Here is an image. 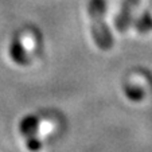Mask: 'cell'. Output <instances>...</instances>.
<instances>
[{
    "mask_svg": "<svg viewBox=\"0 0 152 152\" xmlns=\"http://www.w3.org/2000/svg\"><path fill=\"white\" fill-rule=\"evenodd\" d=\"M105 6L104 0H92L89 4V18L90 27H92V37L96 45L101 50H108L112 46L109 31L105 26Z\"/></svg>",
    "mask_w": 152,
    "mask_h": 152,
    "instance_id": "1",
    "label": "cell"
},
{
    "mask_svg": "<svg viewBox=\"0 0 152 152\" xmlns=\"http://www.w3.org/2000/svg\"><path fill=\"white\" fill-rule=\"evenodd\" d=\"M37 47V39L34 34L30 31H26L19 37V50L23 53V55H30Z\"/></svg>",
    "mask_w": 152,
    "mask_h": 152,
    "instance_id": "2",
    "label": "cell"
}]
</instances>
